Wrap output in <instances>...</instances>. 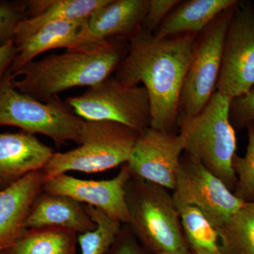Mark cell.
Returning a JSON list of instances; mask_svg holds the SVG:
<instances>
[{
  "instance_id": "12",
  "label": "cell",
  "mask_w": 254,
  "mask_h": 254,
  "mask_svg": "<svg viewBox=\"0 0 254 254\" xmlns=\"http://www.w3.org/2000/svg\"><path fill=\"white\" fill-rule=\"evenodd\" d=\"M131 177L127 163L122 165L118 175L110 180H85L61 174L45 182L43 191L66 195L83 204L95 207L124 225L129 221L125 189Z\"/></svg>"
},
{
  "instance_id": "27",
  "label": "cell",
  "mask_w": 254,
  "mask_h": 254,
  "mask_svg": "<svg viewBox=\"0 0 254 254\" xmlns=\"http://www.w3.org/2000/svg\"><path fill=\"white\" fill-rule=\"evenodd\" d=\"M180 1L179 0H149V6L141 28L154 33L165 18Z\"/></svg>"
},
{
  "instance_id": "28",
  "label": "cell",
  "mask_w": 254,
  "mask_h": 254,
  "mask_svg": "<svg viewBox=\"0 0 254 254\" xmlns=\"http://www.w3.org/2000/svg\"><path fill=\"white\" fill-rule=\"evenodd\" d=\"M106 254H151L142 247L127 224L122 226L120 233Z\"/></svg>"
},
{
  "instance_id": "16",
  "label": "cell",
  "mask_w": 254,
  "mask_h": 254,
  "mask_svg": "<svg viewBox=\"0 0 254 254\" xmlns=\"http://www.w3.org/2000/svg\"><path fill=\"white\" fill-rule=\"evenodd\" d=\"M148 6L149 0H109L88 18L92 41H128L141 29Z\"/></svg>"
},
{
  "instance_id": "18",
  "label": "cell",
  "mask_w": 254,
  "mask_h": 254,
  "mask_svg": "<svg viewBox=\"0 0 254 254\" xmlns=\"http://www.w3.org/2000/svg\"><path fill=\"white\" fill-rule=\"evenodd\" d=\"M109 0H25L27 18L15 31L14 43L55 21L88 18Z\"/></svg>"
},
{
  "instance_id": "3",
  "label": "cell",
  "mask_w": 254,
  "mask_h": 254,
  "mask_svg": "<svg viewBox=\"0 0 254 254\" xmlns=\"http://www.w3.org/2000/svg\"><path fill=\"white\" fill-rule=\"evenodd\" d=\"M232 99L215 92L196 115H180L178 127L185 153L198 160L234 192L237 184L233 169L237 138L230 120Z\"/></svg>"
},
{
  "instance_id": "17",
  "label": "cell",
  "mask_w": 254,
  "mask_h": 254,
  "mask_svg": "<svg viewBox=\"0 0 254 254\" xmlns=\"http://www.w3.org/2000/svg\"><path fill=\"white\" fill-rule=\"evenodd\" d=\"M96 224L85 205L70 197L42 191L32 203L24 223L26 229L60 227L78 234L93 231Z\"/></svg>"
},
{
  "instance_id": "10",
  "label": "cell",
  "mask_w": 254,
  "mask_h": 254,
  "mask_svg": "<svg viewBox=\"0 0 254 254\" xmlns=\"http://www.w3.org/2000/svg\"><path fill=\"white\" fill-rule=\"evenodd\" d=\"M254 86V8L237 1L227 29L217 91L230 98Z\"/></svg>"
},
{
  "instance_id": "24",
  "label": "cell",
  "mask_w": 254,
  "mask_h": 254,
  "mask_svg": "<svg viewBox=\"0 0 254 254\" xmlns=\"http://www.w3.org/2000/svg\"><path fill=\"white\" fill-rule=\"evenodd\" d=\"M248 145L244 157L235 155L233 169L237 177L234 193L244 203L254 202V123L247 127Z\"/></svg>"
},
{
  "instance_id": "11",
  "label": "cell",
  "mask_w": 254,
  "mask_h": 254,
  "mask_svg": "<svg viewBox=\"0 0 254 254\" xmlns=\"http://www.w3.org/2000/svg\"><path fill=\"white\" fill-rule=\"evenodd\" d=\"M183 151L180 135L150 127L140 133L127 165L132 177L173 191Z\"/></svg>"
},
{
  "instance_id": "29",
  "label": "cell",
  "mask_w": 254,
  "mask_h": 254,
  "mask_svg": "<svg viewBox=\"0 0 254 254\" xmlns=\"http://www.w3.org/2000/svg\"><path fill=\"white\" fill-rule=\"evenodd\" d=\"M17 55V48L14 42L0 47V84L11 67Z\"/></svg>"
},
{
  "instance_id": "19",
  "label": "cell",
  "mask_w": 254,
  "mask_h": 254,
  "mask_svg": "<svg viewBox=\"0 0 254 254\" xmlns=\"http://www.w3.org/2000/svg\"><path fill=\"white\" fill-rule=\"evenodd\" d=\"M236 0H190L180 1L154 33L158 38L184 34L198 35Z\"/></svg>"
},
{
  "instance_id": "15",
  "label": "cell",
  "mask_w": 254,
  "mask_h": 254,
  "mask_svg": "<svg viewBox=\"0 0 254 254\" xmlns=\"http://www.w3.org/2000/svg\"><path fill=\"white\" fill-rule=\"evenodd\" d=\"M45 182L40 170L0 191V252L12 245L24 232L28 212Z\"/></svg>"
},
{
  "instance_id": "1",
  "label": "cell",
  "mask_w": 254,
  "mask_h": 254,
  "mask_svg": "<svg viewBox=\"0 0 254 254\" xmlns=\"http://www.w3.org/2000/svg\"><path fill=\"white\" fill-rule=\"evenodd\" d=\"M198 36L158 38L141 28L128 40L127 54L114 76L128 86L143 83L149 96L152 128L176 133L180 95Z\"/></svg>"
},
{
  "instance_id": "21",
  "label": "cell",
  "mask_w": 254,
  "mask_h": 254,
  "mask_svg": "<svg viewBox=\"0 0 254 254\" xmlns=\"http://www.w3.org/2000/svg\"><path fill=\"white\" fill-rule=\"evenodd\" d=\"M177 208L190 253L222 254L216 228L199 209L187 205Z\"/></svg>"
},
{
  "instance_id": "7",
  "label": "cell",
  "mask_w": 254,
  "mask_h": 254,
  "mask_svg": "<svg viewBox=\"0 0 254 254\" xmlns=\"http://www.w3.org/2000/svg\"><path fill=\"white\" fill-rule=\"evenodd\" d=\"M66 104L88 121H111L142 133L149 128L151 113L145 87L128 86L115 76L88 87L83 94L68 97Z\"/></svg>"
},
{
  "instance_id": "23",
  "label": "cell",
  "mask_w": 254,
  "mask_h": 254,
  "mask_svg": "<svg viewBox=\"0 0 254 254\" xmlns=\"http://www.w3.org/2000/svg\"><path fill=\"white\" fill-rule=\"evenodd\" d=\"M85 208L97 226L93 231L77 235L81 254H106L120 233L123 224L110 218L104 212L95 207L85 205Z\"/></svg>"
},
{
  "instance_id": "30",
  "label": "cell",
  "mask_w": 254,
  "mask_h": 254,
  "mask_svg": "<svg viewBox=\"0 0 254 254\" xmlns=\"http://www.w3.org/2000/svg\"></svg>"
},
{
  "instance_id": "5",
  "label": "cell",
  "mask_w": 254,
  "mask_h": 254,
  "mask_svg": "<svg viewBox=\"0 0 254 254\" xmlns=\"http://www.w3.org/2000/svg\"><path fill=\"white\" fill-rule=\"evenodd\" d=\"M139 132L111 121L83 120L77 148L54 153L42 170L45 180L69 171L98 173L127 163Z\"/></svg>"
},
{
  "instance_id": "20",
  "label": "cell",
  "mask_w": 254,
  "mask_h": 254,
  "mask_svg": "<svg viewBox=\"0 0 254 254\" xmlns=\"http://www.w3.org/2000/svg\"><path fill=\"white\" fill-rule=\"evenodd\" d=\"M77 234L60 227L25 229L0 254H77Z\"/></svg>"
},
{
  "instance_id": "2",
  "label": "cell",
  "mask_w": 254,
  "mask_h": 254,
  "mask_svg": "<svg viewBox=\"0 0 254 254\" xmlns=\"http://www.w3.org/2000/svg\"><path fill=\"white\" fill-rule=\"evenodd\" d=\"M125 40L111 39L33 60L11 73L21 93L47 103L75 87H91L112 76L127 53Z\"/></svg>"
},
{
  "instance_id": "26",
  "label": "cell",
  "mask_w": 254,
  "mask_h": 254,
  "mask_svg": "<svg viewBox=\"0 0 254 254\" xmlns=\"http://www.w3.org/2000/svg\"><path fill=\"white\" fill-rule=\"evenodd\" d=\"M230 120L235 130L247 128L250 124L254 123V86L245 94L232 98Z\"/></svg>"
},
{
  "instance_id": "9",
  "label": "cell",
  "mask_w": 254,
  "mask_h": 254,
  "mask_svg": "<svg viewBox=\"0 0 254 254\" xmlns=\"http://www.w3.org/2000/svg\"><path fill=\"white\" fill-rule=\"evenodd\" d=\"M173 197L176 207L187 205L199 209L216 230L245 203L223 182L186 153L180 160Z\"/></svg>"
},
{
  "instance_id": "14",
  "label": "cell",
  "mask_w": 254,
  "mask_h": 254,
  "mask_svg": "<svg viewBox=\"0 0 254 254\" xmlns=\"http://www.w3.org/2000/svg\"><path fill=\"white\" fill-rule=\"evenodd\" d=\"M94 43H96L92 41L88 30V18L48 23L27 38L14 43L17 55L11 72H14L48 50L74 49Z\"/></svg>"
},
{
  "instance_id": "13",
  "label": "cell",
  "mask_w": 254,
  "mask_h": 254,
  "mask_svg": "<svg viewBox=\"0 0 254 254\" xmlns=\"http://www.w3.org/2000/svg\"><path fill=\"white\" fill-rule=\"evenodd\" d=\"M54 153L28 132H0V191L42 170Z\"/></svg>"
},
{
  "instance_id": "6",
  "label": "cell",
  "mask_w": 254,
  "mask_h": 254,
  "mask_svg": "<svg viewBox=\"0 0 254 254\" xmlns=\"http://www.w3.org/2000/svg\"><path fill=\"white\" fill-rule=\"evenodd\" d=\"M83 120L59 96L43 103L18 91L13 84L11 71L0 84V127L39 133L62 146L68 141L80 144Z\"/></svg>"
},
{
  "instance_id": "22",
  "label": "cell",
  "mask_w": 254,
  "mask_h": 254,
  "mask_svg": "<svg viewBox=\"0 0 254 254\" xmlns=\"http://www.w3.org/2000/svg\"><path fill=\"white\" fill-rule=\"evenodd\" d=\"M217 231L222 254H254V202L244 203Z\"/></svg>"
},
{
  "instance_id": "25",
  "label": "cell",
  "mask_w": 254,
  "mask_h": 254,
  "mask_svg": "<svg viewBox=\"0 0 254 254\" xmlns=\"http://www.w3.org/2000/svg\"><path fill=\"white\" fill-rule=\"evenodd\" d=\"M26 18L25 1L0 0V47L14 42L16 28Z\"/></svg>"
},
{
  "instance_id": "8",
  "label": "cell",
  "mask_w": 254,
  "mask_h": 254,
  "mask_svg": "<svg viewBox=\"0 0 254 254\" xmlns=\"http://www.w3.org/2000/svg\"><path fill=\"white\" fill-rule=\"evenodd\" d=\"M235 5L219 15L198 36L180 95V115H196L216 92L225 38Z\"/></svg>"
},
{
  "instance_id": "4",
  "label": "cell",
  "mask_w": 254,
  "mask_h": 254,
  "mask_svg": "<svg viewBox=\"0 0 254 254\" xmlns=\"http://www.w3.org/2000/svg\"><path fill=\"white\" fill-rule=\"evenodd\" d=\"M125 190L127 225L143 248L151 254H190L169 190L131 176Z\"/></svg>"
}]
</instances>
